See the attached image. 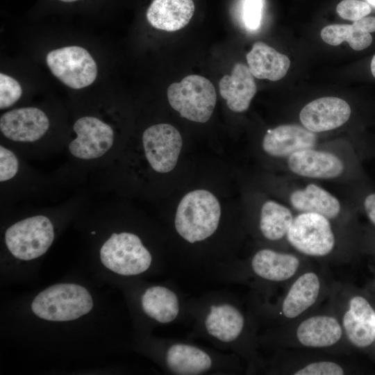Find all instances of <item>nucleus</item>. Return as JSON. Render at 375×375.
<instances>
[{"label": "nucleus", "mask_w": 375, "mask_h": 375, "mask_svg": "<svg viewBox=\"0 0 375 375\" xmlns=\"http://www.w3.org/2000/svg\"><path fill=\"white\" fill-rule=\"evenodd\" d=\"M19 168L16 154L8 148L0 146V181H8L14 178Z\"/></svg>", "instance_id": "29"}, {"label": "nucleus", "mask_w": 375, "mask_h": 375, "mask_svg": "<svg viewBox=\"0 0 375 375\" xmlns=\"http://www.w3.org/2000/svg\"><path fill=\"white\" fill-rule=\"evenodd\" d=\"M188 312L192 324L188 339L205 340L222 351H240L246 317L227 290H210L189 298Z\"/></svg>", "instance_id": "2"}, {"label": "nucleus", "mask_w": 375, "mask_h": 375, "mask_svg": "<svg viewBox=\"0 0 375 375\" xmlns=\"http://www.w3.org/2000/svg\"><path fill=\"white\" fill-rule=\"evenodd\" d=\"M262 0H245L243 6V21L249 30H256L260 24Z\"/></svg>", "instance_id": "31"}, {"label": "nucleus", "mask_w": 375, "mask_h": 375, "mask_svg": "<svg viewBox=\"0 0 375 375\" xmlns=\"http://www.w3.org/2000/svg\"><path fill=\"white\" fill-rule=\"evenodd\" d=\"M351 108L344 100L334 97L317 99L306 105L299 119L308 130L319 133L335 129L349 119Z\"/></svg>", "instance_id": "14"}, {"label": "nucleus", "mask_w": 375, "mask_h": 375, "mask_svg": "<svg viewBox=\"0 0 375 375\" xmlns=\"http://www.w3.org/2000/svg\"><path fill=\"white\" fill-rule=\"evenodd\" d=\"M58 1H62V2H73V1H78V0H58Z\"/></svg>", "instance_id": "34"}, {"label": "nucleus", "mask_w": 375, "mask_h": 375, "mask_svg": "<svg viewBox=\"0 0 375 375\" xmlns=\"http://www.w3.org/2000/svg\"><path fill=\"white\" fill-rule=\"evenodd\" d=\"M364 207L369 219L375 226V193H372L366 197L364 201Z\"/></svg>", "instance_id": "32"}, {"label": "nucleus", "mask_w": 375, "mask_h": 375, "mask_svg": "<svg viewBox=\"0 0 375 375\" xmlns=\"http://www.w3.org/2000/svg\"><path fill=\"white\" fill-rule=\"evenodd\" d=\"M343 326L348 339L356 347L365 348L374 342L375 311L365 298L355 296L351 299Z\"/></svg>", "instance_id": "18"}, {"label": "nucleus", "mask_w": 375, "mask_h": 375, "mask_svg": "<svg viewBox=\"0 0 375 375\" xmlns=\"http://www.w3.org/2000/svg\"><path fill=\"white\" fill-rule=\"evenodd\" d=\"M155 356L165 372L173 375H227L236 372L235 356L199 345L190 339H157Z\"/></svg>", "instance_id": "3"}, {"label": "nucleus", "mask_w": 375, "mask_h": 375, "mask_svg": "<svg viewBox=\"0 0 375 375\" xmlns=\"http://www.w3.org/2000/svg\"><path fill=\"white\" fill-rule=\"evenodd\" d=\"M342 328L337 319L329 316H314L303 321L298 327L297 335L304 346L329 347L339 341Z\"/></svg>", "instance_id": "24"}, {"label": "nucleus", "mask_w": 375, "mask_h": 375, "mask_svg": "<svg viewBox=\"0 0 375 375\" xmlns=\"http://www.w3.org/2000/svg\"><path fill=\"white\" fill-rule=\"evenodd\" d=\"M317 140L315 133L303 126L284 124L269 130L262 139V147L269 156L282 158L313 148Z\"/></svg>", "instance_id": "15"}, {"label": "nucleus", "mask_w": 375, "mask_h": 375, "mask_svg": "<svg viewBox=\"0 0 375 375\" xmlns=\"http://www.w3.org/2000/svg\"><path fill=\"white\" fill-rule=\"evenodd\" d=\"M189 297L174 283L149 285L140 294V305L146 317L157 324L190 322Z\"/></svg>", "instance_id": "8"}, {"label": "nucleus", "mask_w": 375, "mask_h": 375, "mask_svg": "<svg viewBox=\"0 0 375 375\" xmlns=\"http://www.w3.org/2000/svg\"><path fill=\"white\" fill-rule=\"evenodd\" d=\"M219 89L228 108L235 112L246 111L257 91L254 76L249 67L241 62L234 65L231 75L220 79Z\"/></svg>", "instance_id": "17"}, {"label": "nucleus", "mask_w": 375, "mask_h": 375, "mask_svg": "<svg viewBox=\"0 0 375 375\" xmlns=\"http://www.w3.org/2000/svg\"><path fill=\"white\" fill-rule=\"evenodd\" d=\"M375 31V17H365L352 24H331L321 31L322 39L327 44L338 46L347 41L356 51L368 47L372 42L370 34Z\"/></svg>", "instance_id": "22"}, {"label": "nucleus", "mask_w": 375, "mask_h": 375, "mask_svg": "<svg viewBox=\"0 0 375 375\" xmlns=\"http://www.w3.org/2000/svg\"><path fill=\"white\" fill-rule=\"evenodd\" d=\"M92 298L86 288L74 283L51 285L39 293L31 303L32 311L40 318L67 322L88 313Z\"/></svg>", "instance_id": "4"}, {"label": "nucleus", "mask_w": 375, "mask_h": 375, "mask_svg": "<svg viewBox=\"0 0 375 375\" xmlns=\"http://www.w3.org/2000/svg\"><path fill=\"white\" fill-rule=\"evenodd\" d=\"M168 101L181 117L198 123H206L210 118L217 101L212 83L206 78L192 74L167 89Z\"/></svg>", "instance_id": "6"}, {"label": "nucleus", "mask_w": 375, "mask_h": 375, "mask_svg": "<svg viewBox=\"0 0 375 375\" xmlns=\"http://www.w3.org/2000/svg\"><path fill=\"white\" fill-rule=\"evenodd\" d=\"M73 130L76 137L69 143L68 150L78 159L99 158L106 154L114 144L113 128L98 117H82L75 122Z\"/></svg>", "instance_id": "12"}, {"label": "nucleus", "mask_w": 375, "mask_h": 375, "mask_svg": "<svg viewBox=\"0 0 375 375\" xmlns=\"http://www.w3.org/2000/svg\"><path fill=\"white\" fill-rule=\"evenodd\" d=\"M344 371L338 364L321 361L309 364L294 373V375H342Z\"/></svg>", "instance_id": "30"}, {"label": "nucleus", "mask_w": 375, "mask_h": 375, "mask_svg": "<svg viewBox=\"0 0 375 375\" xmlns=\"http://www.w3.org/2000/svg\"><path fill=\"white\" fill-rule=\"evenodd\" d=\"M289 169L297 175L320 179L339 176L344 171V164L332 153L307 149L288 156Z\"/></svg>", "instance_id": "16"}, {"label": "nucleus", "mask_w": 375, "mask_h": 375, "mask_svg": "<svg viewBox=\"0 0 375 375\" xmlns=\"http://www.w3.org/2000/svg\"><path fill=\"white\" fill-rule=\"evenodd\" d=\"M221 225V206L211 192L198 189L185 194L173 219L175 235L186 247L177 267L211 278L218 262L210 242L217 238Z\"/></svg>", "instance_id": "1"}, {"label": "nucleus", "mask_w": 375, "mask_h": 375, "mask_svg": "<svg viewBox=\"0 0 375 375\" xmlns=\"http://www.w3.org/2000/svg\"><path fill=\"white\" fill-rule=\"evenodd\" d=\"M290 201L292 207L299 211L317 213L328 219L336 217L340 211V204L337 198L313 183L294 191L290 197Z\"/></svg>", "instance_id": "23"}, {"label": "nucleus", "mask_w": 375, "mask_h": 375, "mask_svg": "<svg viewBox=\"0 0 375 375\" xmlns=\"http://www.w3.org/2000/svg\"><path fill=\"white\" fill-rule=\"evenodd\" d=\"M369 3L375 6V0H367Z\"/></svg>", "instance_id": "35"}, {"label": "nucleus", "mask_w": 375, "mask_h": 375, "mask_svg": "<svg viewBox=\"0 0 375 375\" xmlns=\"http://www.w3.org/2000/svg\"><path fill=\"white\" fill-rule=\"evenodd\" d=\"M299 265L294 255L270 249H262L251 257L249 267L258 278L273 282L283 281L292 276Z\"/></svg>", "instance_id": "20"}, {"label": "nucleus", "mask_w": 375, "mask_h": 375, "mask_svg": "<svg viewBox=\"0 0 375 375\" xmlns=\"http://www.w3.org/2000/svg\"><path fill=\"white\" fill-rule=\"evenodd\" d=\"M246 58L249 71L259 79L278 81L285 76L290 65L288 56L260 41L253 44Z\"/></svg>", "instance_id": "21"}, {"label": "nucleus", "mask_w": 375, "mask_h": 375, "mask_svg": "<svg viewBox=\"0 0 375 375\" xmlns=\"http://www.w3.org/2000/svg\"><path fill=\"white\" fill-rule=\"evenodd\" d=\"M46 62L53 75L73 89L89 86L97 76L95 60L81 47L69 46L52 50L47 53Z\"/></svg>", "instance_id": "9"}, {"label": "nucleus", "mask_w": 375, "mask_h": 375, "mask_svg": "<svg viewBox=\"0 0 375 375\" xmlns=\"http://www.w3.org/2000/svg\"><path fill=\"white\" fill-rule=\"evenodd\" d=\"M100 258L110 271L124 276H135L154 267V256L141 238L132 232L114 233L103 243Z\"/></svg>", "instance_id": "5"}, {"label": "nucleus", "mask_w": 375, "mask_h": 375, "mask_svg": "<svg viewBox=\"0 0 375 375\" xmlns=\"http://www.w3.org/2000/svg\"><path fill=\"white\" fill-rule=\"evenodd\" d=\"M291 211L272 200L265 201L260 209L259 229L269 241H277L286 235L293 222Z\"/></svg>", "instance_id": "26"}, {"label": "nucleus", "mask_w": 375, "mask_h": 375, "mask_svg": "<svg viewBox=\"0 0 375 375\" xmlns=\"http://www.w3.org/2000/svg\"><path fill=\"white\" fill-rule=\"evenodd\" d=\"M320 289L317 276L312 272L303 274L291 286L282 305L283 315L294 318L316 301Z\"/></svg>", "instance_id": "25"}, {"label": "nucleus", "mask_w": 375, "mask_h": 375, "mask_svg": "<svg viewBox=\"0 0 375 375\" xmlns=\"http://www.w3.org/2000/svg\"><path fill=\"white\" fill-rule=\"evenodd\" d=\"M142 141L145 158L153 171L165 174L174 169L183 145L177 128L165 123L152 125L143 132Z\"/></svg>", "instance_id": "11"}, {"label": "nucleus", "mask_w": 375, "mask_h": 375, "mask_svg": "<svg viewBox=\"0 0 375 375\" xmlns=\"http://www.w3.org/2000/svg\"><path fill=\"white\" fill-rule=\"evenodd\" d=\"M50 122L47 114L35 107L10 110L0 118V131L7 139L17 142H33L47 132Z\"/></svg>", "instance_id": "13"}, {"label": "nucleus", "mask_w": 375, "mask_h": 375, "mask_svg": "<svg viewBox=\"0 0 375 375\" xmlns=\"http://www.w3.org/2000/svg\"><path fill=\"white\" fill-rule=\"evenodd\" d=\"M194 8L193 0H153L146 16L153 27L172 32L188 24Z\"/></svg>", "instance_id": "19"}, {"label": "nucleus", "mask_w": 375, "mask_h": 375, "mask_svg": "<svg viewBox=\"0 0 375 375\" xmlns=\"http://www.w3.org/2000/svg\"><path fill=\"white\" fill-rule=\"evenodd\" d=\"M20 84L12 77L0 74V108L6 109L14 105L22 97Z\"/></svg>", "instance_id": "27"}, {"label": "nucleus", "mask_w": 375, "mask_h": 375, "mask_svg": "<svg viewBox=\"0 0 375 375\" xmlns=\"http://www.w3.org/2000/svg\"><path fill=\"white\" fill-rule=\"evenodd\" d=\"M54 239L53 226L44 215H35L10 226L5 233L6 245L15 258L30 260L43 255Z\"/></svg>", "instance_id": "7"}, {"label": "nucleus", "mask_w": 375, "mask_h": 375, "mask_svg": "<svg viewBox=\"0 0 375 375\" xmlns=\"http://www.w3.org/2000/svg\"><path fill=\"white\" fill-rule=\"evenodd\" d=\"M371 72L373 76L375 78V54L374 55L371 62Z\"/></svg>", "instance_id": "33"}, {"label": "nucleus", "mask_w": 375, "mask_h": 375, "mask_svg": "<svg viewBox=\"0 0 375 375\" xmlns=\"http://www.w3.org/2000/svg\"><path fill=\"white\" fill-rule=\"evenodd\" d=\"M286 235L293 247L308 256H326L335 244L328 219L315 212H303L297 216Z\"/></svg>", "instance_id": "10"}, {"label": "nucleus", "mask_w": 375, "mask_h": 375, "mask_svg": "<svg viewBox=\"0 0 375 375\" xmlns=\"http://www.w3.org/2000/svg\"><path fill=\"white\" fill-rule=\"evenodd\" d=\"M336 10L342 18L355 22L367 17L372 9L367 3L360 0H343L338 4Z\"/></svg>", "instance_id": "28"}]
</instances>
